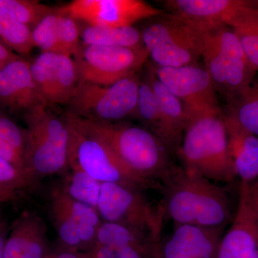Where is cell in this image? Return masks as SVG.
I'll list each match as a JSON object with an SVG mask.
<instances>
[{
    "instance_id": "d6986e66",
    "label": "cell",
    "mask_w": 258,
    "mask_h": 258,
    "mask_svg": "<svg viewBox=\"0 0 258 258\" xmlns=\"http://www.w3.org/2000/svg\"><path fill=\"white\" fill-rule=\"evenodd\" d=\"M223 118L236 177L240 182L252 184L258 179V137L228 113L223 112Z\"/></svg>"
},
{
    "instance_id": "d4e9b609",
    "label": "cell",
    "mask_w": 258,
    "mask_h": 258,
    "mask_svg": "<svg viewBox=\"0 0 258 258\" xmlns=\"http://www.w3.org/2000/svg\"><path fill=\"white\" fill-rule=\"evenodd\" d=\"M70 172L66 174L61 186L64 192L75 200L89 205L98 207L102 183L88 175L80 168L69 166Z\"/></svg>"
},
{
    "instance_id": "30bf717a",
    "label": "cell",
    "mask_w": 258,
    "mask_h": 258,
    "mask_svg": "<svg viewBox=\"0 0 258 258\" xmlns=\"http://www.w3.org/2000/svg\"><path fill=\"white\" fill-rule=\"evenodd\" d=\"M69 127L68 167L80 168L101 183H114L137 189L152 186V183L130 170L106 144Z\"/></svg>"
},
{
    "instance_id": "277c9868",
    "label": "cell",
    "mask_w": 258,
    "mask_h": 258,
    "mask_svg": "<svg viewBox=\"0 0 258 258\" xmlns=\"http://www.w3.org/2000/svg\"><path fill=\"white\" fill-rule=\"evenodd\" d=\"M201 59L217 93L228 103L243 93L257 76L235 32L225 24L205 23Z\"/></svg>"
},
{
    "instance_id": "ab89813d",
    "label": "cell",
    "mask_w": 258,
    "mask_h": 258,
    "mask_svg": "<svg viewBox=\"0 0 258 258\" xmlns=\"http://www.w3.org/2000/svg\"><path fill=\"white\" fill-rule=\"evenodd\" d=\"M8 232L7 224L0 220V258H4L5 247L8 238Z\"/></svg>"
},
{
    "instance_id": "8fae6325",
    "label": "cell",
    "mask_w": 258,
    "mask_h": 258,
    "mask_svg": "<svg viewBox=\"0 0 258 258\" xmlns=\"http://www.w3.org/2000/svg\"><path fill=\"white\" fill-rule=\"evenodd\" d=\"M57 11L88 25L113 28L133 26L165 13L142 0H74Z\"/></svg>"
},
{
    "instance_id": "6da1fadb",
    "label": "cell",
    "mask_w": 258,
    "mask_h": 258,
    "mask_svg": "<svg viewBox=\"0 0 258 258\" xmlns=\"http://www.w3.org/2000/svg\"><path fill=\"white\" fill-rule=\"evenodd\" d=\"M64 120L81 133L106 144L130 170L152 184L158 179L165 181L174 171L169 151L152 131L118 122L87 119L69 111Z\"/></svg>"
},
{
    "instance_id": "9c48e42d",
    "label": "cell",
    "mask_w": 258,
    "mask_h": 258,
    "mask_svg": "<svg viewBox=\"0 0 258 258\" xmlns=\"http://www.w3.org/2000/svg\"><path fill=\"white\" fill-rule=\"evenodd\" d=\"M149 59L144 47L128 48L83 44L75 54L79 82L111 86L137 75Z\"/></svg>"
},
{
    "instance_id": "e0dca14e",
    "label": "cell",
    "mask_w": 258,
    "mask_h": 258,
    "mask_svg": "<svg viewBox=\"0 0 258 258\" xmlns=\"http://www.w3.org/2000/svg\"><path fill=\"white\" fill-rule=\"evenodd\" d=\"M146 78L157 97L160 113V124L157 137L169 152L178 151L187 121L184 105L158 80L150 66Z\"/></svg>"
},
{
    "instance_id": "5bb4252c",
    "label": "cell",
    "mask_w": 258,
    "mask_h": 258,
    "mask_svg": "<svg viewBox=\"0 0 258 258\" xmlns=\"http://www.w3.org/2000/svg\"><path fill=\"white\" fill-rule=\"evenodd\" d=\"M248 186L240 182L235 217L214 258H258V224L249 203Z\"/></svg>"
},
{
    "instance_id": "4fadbf2b",
    "label": "cell",
    "mask_w": 258,
    "mask_h": 258,
    "mask_svg": "<svg viewBox=\"0 0 258 258\" xmlns=\"http://www.w3.org/2000/svg\"><path fill=\"white\" fill-rule=\"evenodd\" d=\"M31 74L47 106L68 104L79 83L72 57L55 52H42L30 63Z\"/></svg>"
},
{
    "instance_id": "8d00e7d4",
    "label": "cell",
    "mask_w": 258,
    "mask_h": 258,
    "mask_svg": "<svg viewBox=\"0 0 258 258\" xmlns=\"http://www.w3.org/2000/svg\"><path fill=\"white\" fill-rule=\"evenodd\" d=\"M248 195L251 208L258 224V179L249 184Z\"/></svg>"
},
{
    "instance_id": "4dcf8cb0",
    "label": "cell",
    "mask_w": 258,
    "mask_h": 258,
    "mask_svg": "<svg viewBox=\"0 0 258 258\" xmlns=\"http://www.w3.org/2000/svg\"><path fill=\"white\" fill-rule=\"evenodd\" d=\"M137 116L147 123L152 128L153 133L157 136L160 124V113L157 97L147 78L144 81L141 80Z\"/></svg>"
},
{
    "instance_id": "f1b7e54d",
    "label": "cell",
    "mask_w": 258,
    "mask_h": 258,
    "mask_svg": "<svg viewBox=\"0 0 258 258\" xmlns=\"http://www.w3.org/2000/svg\"><path fill=\"white\" fill-rule=\"evenodd\" d=\"M51 213L61 243L67 250L79 252L83 249L79 238L78 225L71 214L51 198Z\"/></svg>"
},
{
    "instance_id": "ffe728a7",
    "label": "cell",
    "mask_w": 258,
    "mask_h": 258,
    "mask_svg": "<svg viewBox=\"0 0 258 258\" xmlns=\"http://www.w3.org/2000/svg\"><path fill=\"white\" fill-rule=\"evenodd\" d=\"M248 0H167L169 13L204 23L227 24Z\"/></svg>"
},
{
    "instance_id": "603a6c76",
    "label": "cell",
    "mask_w": 258,
    "mask_h": 258,
    "mask_svg": "<svg viewBox=\"0 0 258 258\" xmlns=\"http://www.w3.org/2000/svg\"><path fill=\"white\" fill-rule=\"evenodd\" d=\"M81 39L86 45L128 48L144 47L142 32L134 26L113 28L88 25L83 30Z\"/></svg>"
},
{
    "instance_id": "44dd1931",
    "label": "cell",
    "mask_w": 258,
    "mask_h": 258,
    "mask_svg": "<svg viewBox=\"0 0 258 258\" xmlns=\"http://www.w3.org/2000/svg\"><path fill=\"white\" fill-rule=\"evenodd\" d=\"M51 198L62 205L77 223L83 249L91 248L96 242L98 231L103 223L98 210L71 198L62 187L54 189Z\"/></svg>"
},
{
    "instance_id": "d6a6232c",
    "label": "cell",
    "mask_w": 258,
    "mask_h": 258,
    "mask_svg": "<svg viewBox=\"0 0 258 258\" xmlns=\"http://www.w3.org/2000/svg\"><path fill=\"white\" fill-rule=\"evenodd\" d=\"M32 181L23 172L0 157V186L18 193L28 187Z\"/></svg>"
},
{
    "instance_id": "e575fe53",
    "label": "cell",
    "mask_w": 258,
    "mask_h": 258,
    "mask_svg": "<svg viewBox=\"0 0 258 258\" xmlns=\"http://www.w3.org/2000/svg\"><path fill=\"white\" fill-rule=\"evenodd\" d=\"M0 157L15 166L19 170L23 172L27 176L25 171V159L21 154L10 146L0 135ZM31 180V179H30ZM32 181V180H31Z\"/></svg>"
},
{
    "instance_id": "f546056e",
    "label": "cell",
    "mask_w": 258,
    "mask_h": 258,
    "mask_svg": "<svg viewBox=\"0 0 258 258\" xmlns=\"http://www.w3.org/2000/svg\"><path fill=\"white\" fill-rule=\"evenodd\" d=\"M58 18L59 13L55 9L32 29L34 47L41 49L42 52L59 53Z\"/></svg>"
},
{
    "instance_id": "7402d4cb",
    "label": "cell",
    "mask_w": 258,
    "mask_h": 258,
    "mask_svg": "<svg viewBox=\"0 0 258 258\" xmlns=\"http://www.w3.org/2000/svg\"><path fill=\"white\" fill-rule=\"evenodd\" d=\"M226 25L235 32L249 62L258 71V6L248 1Z\"/></svg>"
},
{
    "instance_id": "9a60e30c",
    "label": "cell",
    "mask_w": 258,
    "mask_h": 258,
    "mask_svg": "<svg viewBox=\"0 0 258 258\" xmlns=\"http://www.w3.org/2000/svg\"><path fill=\"white\" fill-rule=\"evenodd\" d=\"M41 105L46 103L32 78L30 62L20 56L0 70V106L25 113Z\"/></svg>"
},
{
    "instance_id": "8992f818",
    "label": "cell",
    "mask_w": 258,
    "mask_h": 258,
    "mask_svg": "<svg viewBox=\"0 0 258 258\" xmlns=\"http://www.w3.org/2000/svg\"><path fill=\"white\" fill-rule=\"evenodd\" d=\"M152 19L141 32L144 48L154 66L178 68L199 64L205 23L172 13Z\"/></svg>"
},
{
    "instance_id": "74e56055",
    "label": "cell",
    "mask_w": 258,
    "mask_h": 258,
    "mask_svg": "<svg viewBox=\"0 0 258 258\" xmlns=\"http://www.w3.org/2000/svg\"><path fill=\"white\" fill-rule=\"evenodd\" d=\"M43 258H85L83 252H74V251L64 250L61 252H50Z\"/></svg>"
},
{
    "instance_id": "4316f807",
    "label": "cell",
    "mask_w": 258,
    "mask_h": 258,
    "mask_svg": "<svg viewBox=\"0 0 258 258\" xmlns=\"http://www.w3.org/2000/svg\"><path fill=\"white\" fill-rule=\"evenodd\" d=\"M55 10L37 1L0 0V13L31 29Z\"/></svg>"
},
{
    "instance_id": "484cf974",
    "label": "cell",
    "mask_w": 258,
    "mask_h": 258,
    "mask_svg": "<svg viewBox=\"0 0 258 258\" xmlns=\"http://www.w3.org/2000/svg\"><path fill=\"white\" fill-rule=\"evenodd\" d=\"M96 242L114 249L125 245H144L159 251L158 246L144 234L114 222H103L98 231Z\"/></svg>"
},
{
    "instance_id": "d590c367",
    "label": "cell",
    "mask_w": 258,
    "mask_h": 258,
    "mask_svg": "<svg viewBox=\"0 0 258 258\" xmlns=\"http://www.w3.org/2000/svg\"><path fill=\"white\" fill-rule=\"evenodd\" d=\"M85 258H115V249L96 242L86 252H83Z\"/></svg>"
},
{
    "instance_id": "7a4b0ae2",
    "label": "cell",
    "mask_w": 258,
    "mask_h": 258,
    "mask_svg": "<svg viewBox=\"0 0 258 258\" xmlns=\"http://www.w3.org/2000/svg\"><path fill=\"white\" fill-rule=\"evenodd\" d=\"M165 215L176 225L222 229L232 222V205L216 182L183 169H174L165 181Z\"/></svg>"
},
{
    "instance_id": "60d3db41",
    "label": "cell",
    "mask_w": 258,
    "mask_h": 258,
    "mask_svg": "<svg viewBox=\"0 0 258 258\" xmlns=\"http://www.w3.org/2000/svg\"><path fill=\"white\" fill-rule=\"evenodd\" d=\"M17 198V192L5 189L0 186V204L8 203Z\"/></svg>"
},
{
    "instance_id": "ac0fdd59",
    "label": "cell",
    "mask_w": 258,
    "mask_h": 258,
    "mask_svg": "<svg viewBox=\"0 0 258 258\" xmlns=\"http://www.w3.org/2000/svg\"><path fill=\"white\" fill-rule=\"evenodd\" d=\"M50 252L42 219L30 212L20 215L7 238L4 258H43Z\"/></svg>"
},
{
    "instance_id": "83f0119b",
    "label": "cell",
    "mask_w": 258,
    "mask_h": 258,
    "mask_svg": "<svg viewBox=\"0 0 258 258\" xmlns=\"http://www.w3.org/2000/svg\"><path fill=\"white\" fill-rule=\"evenodd\" d=\"M2 43L19 55H27L34 47L32 29L0 13Z\"/></svg>"
},
{
    "instance_id": "ba28073f",
    "label": "cell",
    "mask_w": 258,
    "mask_h": 258,
    "mask_svg": "<svg viewBox=\"0 0 258 258\" xmlns=\"http://www.w3.org/2000/svg\"><path fill=\"white\" fill-rule=\"evenodd\" d=\"M97 210L105 222L133 229L156 245L160 239L164 208L152 205L139 189L114 183H102Z\"/></svg>"
},
{
    "instance_id": "2e32d148",
    "label": "cell",
    "mask_w": 258,
    "mask_h": 258,
    "mask_svg": "<svg viewBox=\"0 0 258 258\" xmlns=\"http://www.w3.org/2000/svg\"><path fill=\"white\" fill-rule=\"evenodd\" d=\"M222 229L176 225L162 249L163 258H214Z\"/></svg>"
},
{
    "instance_id": "836d02e7",
    "label": "cell",
    "mask_w": 258,
    "mask_h": 258,
    "mask_svg": "<svg viewBox=\"0 0 258 258\" xmlns=\"http://www.w3.org/2000/svg\"><path fill=\"white\" fill-rule=\"evenodd\" d=\"M0 135L24 157L25 148V130L20 128L9 118L0 115Z\"/></svg>"
},
{
    "instance_id": "b9f144b4",
    "label": "cell",
    "mask_w": 258,
    "mask_h": 258,
    "mask_svg": "<svg viewBox=\"0 0 258 258\" xmlns=\"http://www.w3.org/2000/svg\"><path fill=\"white\" fill-rule=\"evenodd\" d=\"M257 6H258V1H257Z\"/></svg>"
},
{
    "instance_id": "7c38bea8",
    "label": "cell",
    "mask_w": 258,
    "mask_h": 258,
    "mask_svg": "<svg viewBox=\"0 0 258 258\" xmlns=\"http://www.w3.org/2000/svg\"><path fill=\"white\" fill-rule=\"evenodd\" d=\"M158 80L184 105L186 117L197 112L220 108L210 75L200 63L178 68L152 64Z\"/></svg>"
},
{
    "instance_id": "3957f363",
    "label": "cell",
    "mask_w": 258,
    "mask_h": 258,
    "mask_svg": "<svg viewBox=\"0 0 258 258\" xmlns=\"http://www.w3.org/2000/svg\"><path fill=\"white\" fill-rule=\"evenodd\" d=\"M178 153L185 170L214 182H231L236 177L220 108L188 115Z\"/></svg>"
},
{
    "instance_id": "1f68e13d",
    "label": "cell",
    "mask_w": 258,
    "mask_h": 258,
    "mask_svg": "<svg viewBox=\"0 0 258 258\" xmlns=\"http://www.w3.org/2000/svg\"><path fill=\"white\" fill-rule=\"evenodd\" d=\"M58 41L59 53L70 57L75 55L81 46L79 29L76 20L60 13L58 18Z\"/></svg>"
},
{
    "instance_id": "5b68a950",
    "label": "cell",
    "mask_w": 258,
    "mask_h": 258,
    "mask_svg": "<svg viewBox=\"0 0 258 258\" xmlns=\"http://www.w3.org/2000/svg\"><path fill=\"white\" fill-rule=\"evenodd\" d=\"M25 171L32 182L68 169L69 127L49 106L41 105L24 113Z\"/></svg>"
},
{
    "instance_id": "cb8c5ba5",
    "label": "cell",
    "mask_w": 258,
    "mask_h": 258,
    "mask_svg": "<svg viewBox=\"0 0 258 258\" xmlns=\"http://www.w3.org/2000/svg\"><path fill=\"white\" fill-rule=\"evenodd\" d=\"M225 113L258 137V76L243 93L229 102Z\"/></svg>"
},
{
    "instance_id": "f35d334b",
    "label": "cell",
    "mask_w": 258,
    "mask_h": 258,
    "mask_svg": "<svg viewBox=\"0 0 258 258\" xmlns=\"http://www.w3.org/2000/svg\"><path fill=\"white\" fill-rule=\"evenodd\" d=\"M19 57L20 55H17L13 51L10 50L8 47L0 42V60L3 64H8Z\"/></svg>"
},
{
    "instance_id": "52a82bcc",
    "label": "cell",
    "mask_w": 258,
    "mask_h": 258,
    "mask_svg": "<svg viewBox=\"0 0 258 258\" xmlns=\"http://www.w3.org/2000/svg\"><path fill=\"white\" fill-rule=\"evenodd\" d=\"M140 82L137 74L111 86L79 82L68 103L69 112L81 118L107 122L137 115Z\"/></svg>"
}]
</instances>
